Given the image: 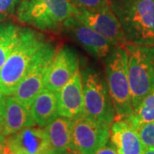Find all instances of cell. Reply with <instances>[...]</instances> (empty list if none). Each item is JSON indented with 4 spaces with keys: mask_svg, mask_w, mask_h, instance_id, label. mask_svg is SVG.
I'll return each mask as SVG.
<instances>
[{
    "mask_svg": "<svg viewBox=\"0 0 154 154\" xmlns=\"http://www.w3.org/2000/svg\"><path fill=\"white\" fill-rule=\"evenodd\" d=\"M63 154H76V153H74V152H66V153H63Z\"/></svg>",
    "mask_w": 154,
    "mask_h": 154,
    "instance_id": "obj_29",
    "label": "cell"
},
{
    "mask_svg": "<svg viewBox=\"0 0 154 154\" xmlns=\"http://www.w3.org/2000/svg\"><path fill=\"white\" fill-rule=\"evenodd\" d=\"M94 154H117V152H116V150L114 147V146L109 140L105 146H103L101 148H99Z\"/></svg>",
    "mask_w": 154,
    "mask_h": 154,
    "instance_id": "obj_23",
    "label": "cell"
},
{
    "mask_svg": "<svg viewBox=\"0 0 154 154\" xmlns=\"http://www.w3.org/2000/svg\"><path fill=\"white\" fill-rule=\"evenodd\" d=\"M75 6L69 0H21L17 19L41 31H57L74 16Z\"/></svg>",
    "mask_w": 154,
    "mask_h": 154,
    "instance_id": "obj_3",
    "label": "cell"
},
{
    "mask_svg": "<svg viewBox=\"0 0 154 154\" xmlns=\"http://www.w3.org/2000/svg\"><path fill=\"white\" fill-rule=\"evenodd\" d=\"M80 68L77 54L65 46L57 51L45 77L44 88L57 93L70 81Z\"/></svg>",
    "mask_w": 154,
    "mask_h": 154,
    "instance_id": "obj_10",
    "label": "cell"
},
{
    "mask_svg": "<svg viewBox=\"0 0 154 154\" xmlns=\"http://www.w3.org/2000/svg\"><path fill=\"white\" fill-rule=\"evenodd\" d=\"M110 127L82 116L73 120L70 152L94 154L110 140Z\"/></svg>",
    "mask_w": 154,
    "mask_h": 154,
    "instance_id": "obj_8",
    "label": "cell"
},
{
    "mask_svg": "<svg viewBox=\"0 0 154 154\" xmlns=\"http://www.w3.org/2000/svg\"><path fill=\"white\" fill-rule=\"evenodd\" d=\"M128 73L134 110L154 90V45L125 44Z\"/></svg>",
    "mask_w": 154,
    "mask_h": 154,
    "instance_id": "obj_5",
    "label": "cell"
},
{
    "mask_svg": "<svg viewBox=\"0 0 154 154\" xmlns=\"http://www.w3.org/2000/svg\"><path fill=\"white\" fill-rule=\"evenodd\" d=\"M73 120L62 116H57L44 127L49 137L54 154L70 152Z\"/></svg>",
    "mask_w": 154,
    "mask_h": 154,
    "instance_id": "obj_17",
    "label": "cell"
},
{
    "mask_svg": "<svg viewBox=\"0 0 154 154\" xmlns=\"http://www.w3.org/2000/svg\"><path fill=\"white\" fill-rule=\"evenodd\" d=\"M136 132L145 149H154V121L139 127Z\"/></svg>",
    "mask_w": 154,
    "mask_h": 154,
    "instance_id": "obj_20",
    "label": "cell"
},
{
    "mask_svg": "<svg viewBox=\"0 0 154 154\" xmlns=\"http://www.w3.org/2000/svg\"><path fill=\"white\" fill-rule=\"evenodd\" d=\"M47 41L44 34L30 28H22L17 44L0 68V91L5 96L13 94L35 55Z\"/></svg>",
    "mask_w": 154,
    "mask_h": 154,
    "instance_id": "obj_2",
    "label": "cell"
},
{
    "mask_svg": "<svg viewBox=\"0 0 154 154\" xmlns=\"http://www.w3.org/2000/svg\"><path fill=\"white\" fill-rule=\"evenodd\" d=\"M30 110L35 123L39 127H45L57 116V93L43 88L33 99Z\"/></svg>",
    "mask_w": 154,
    "mask_h": 154,
    "instance_id": "obj_16",
    "label": "cell"
},
{
    "mask_svg": "<svg viewBox=\"0 0 154 154\" xmlns=\"http://www.w3.org/2000/svg\"><path fill=\"white\" fill-rule=\"evenodd\" d=\"M74 5L91 11H104L110 9V0H69Z\"/></svg>",
    "mask_w": 154,
    "mask_h": 154,
    "instance_id": "obj_21",
    "label": "cell"
},
{
    "mask_svg": "<svg viewBox=\"0 0 154 154\" xmlns=\"http://www.w3.org/2000/svg\"><path fill=\"white\" fill-rule=\"evenodd\" d=\"M82 82L83 116L110 126L116 119V110L105 77L93 68L81 71Z\"/></svg>",
    "mask_w": 154,
    "mask_h": 154,
    "instance_id": "obj_6",
    "label": "cell"
},
{
    "mask_svg": "<svg viewBox=\"0 0 154 154\" xmlns=\"http://www.w3.org/2000/svg\"><path fill=\"white\" fill-rule=\"evenodd\" d=\"M6 104V96L0 91V116H3Z\"/></svg>",
    "mask_w": 154,
    "mask_h": 154,
    "instance_id": "obj_24",
    "label": "cell"
},
{
    "mask_svg": "<svg viewBox=\"0 0 154 154\" xmlns=\"http://www.w3.org/2000/svg\"><path fill=\"white\" fill-rule=\"evenodd\" d=\"M143 154H154V149H145Z\"/></svg>",
    "mask_w": 154,
    "mask_h": 154,
    "instance_id": "obj_27",
    "label": "cell"
},
{
    "mask_svg": "<svg viewBox=\"0 0 154 154\" xmlns=\"http://www.w3.org/2000/svg\"><path fill=\"white\" fill-rule=\"evenodd\" d=\"M105 80L116 110V119H126L133 113L128 73V56L123 45L114 46L105 60Z\"/></svg>",
    "mask_w": 154,
    "mask_h": 154,
    "instance_id": "obj_4",
    "label": "cell"
},
{
    "mask_svg": "<svg viewBox=\"0 0 154 154\" xmlns=\"http://www.w3.org/2000/svg\"><path fill=\"white\" fill-rule=\"evenodd\" d=\"M21 0H0V21L13 15L17 10Z\"/></svg>",
    "mask_w": 154,
    "mask_h": 154,
    "instance_id": "obj_22",
    "label": "cell"
},
{
    "mask_svg": "<svg viewBox=\"0 0 154 154\" xmlns=\"http://www.w3.org/2000/svg\"><path fill=\"white\" fill-rule=\"evenodd\" d=\"M2 154H13L12 152H11V151L9 150V148L6 146V145H5V150H4V152H3V153Z\"/></svg>",
    "mask_w": 154,
    "mask_h": 154,
    "instance_id": "obj_28",
    "label": "cell"
},
{
    "mask_svg": "<svg viewBox=\"0 0 154 154\" xmlns=\"http://www.w3.org/2000/svg\"><path fill=\"white\" fill-rule=\"evenodd\" d=\"M6 146L13 154H54L45 128L39 126L6 136Z\"/></svg>",
    "mask_w": 154,
    "mask_h": 154,
    "instance_id": "obj_11",
    "label": "cell"
},
{
    "mask_svg": "<svg viewBox=\"0 0 154 154\" xmlns=\"http://www.w3.org/2000/svg\"><path fill=\"white\" fill-rule=\"evenodd\" d=\"M57 50L53 43L47 41L37 52L25 76L17 85L12 96L30 108L38 94L44 88V81Z\"/></svg>",
    "mask_w": 154,
    "mask_h": 154,
    "instance_id": "obj_7",
    "label": "cell"
},
{
    "mask_svg": "<svg viewBox=\"0 0 154 154\" xmlns=\"http://www.w3.org/2000/svg\"><path fill=\"white\" fill-rule=\"evenodd\" d=\"M22 28L13 23L0 24V68L17 44Z\"/></svg>",
    "mask_w": 154,
    "mask_h": 154,
    "instance_id": "obj_18",
    "label": "cell"
},
{
    "mask_svg": "<svg viewBox=\"0 0 154 154\" xmlns=\"http://www.w3.org/2000/svg\"><path fill=\"white\" fill-rule=\"evenodd\" d=\"M4 133V120L3 117L0 116V134Z\"/></svg>",
    "mask_w": 154,
    "mask_h": 154,
    "instance_id": "obj_26",
    "label": "cell"
},
{
    "mask_svg": "<svg viewBox=\"0 0 154 154\" xmlns=\"http://www.w3.org/2000/svg\"><path fill=\"white\" fill-rule=\"evenodd\" d=\"M4 133L5 136L18 132L25 128L35 126L30 108L24 105L14 96H6V104L3 115Z\"/></svg>",
    "mask_w": 154,
    "mask_h": 154,
    "instance_id": "obj_15",
    "label": "cell"
},
{
    "mask_svg": "<svg viewBox=\"0 0 154 154\" xmlns=\"http://www.w3.org/2000/svg\"><path fill=\"white\" fill-rule=\"evenodd\" d=\"M110 141L117 154H143V144L136 130L125 119L115 120L110 127Z\"/></svg>",
    "mask_w": 154,
    "mask_h": 154,
    "instance_id": "obj_14",
    "label": "cell"
},
{
    "mask_svg": "<svg viewBox=\"0 0 154 154\" xmlns=\"http://www.w3.org/2000/svg\"><path fill=\"white\" fill-rule=\"evenodd\" d=\"M58 115L72 120L83 116L84 98L81 71H78L57 92Z\"/></svg>",
    "mask_w": 154,
    "mask_h": 154,
    "instance_id": "obj_13",
    "label": "cell"
},
{
    "mask_svg": "<svg viewBox=\"0 0 154 154\" xmlns=\"http://www.w3.org/2000/svg\"><path fill=\"white\" fill-rule=\"evenodd\" d=\"M73 17L105 37L113 46L127 44L120 22L110 9L91 11L76 7Z\"/></svg>",
    "mask_w": 154,
    "mask_h": 154,
    "instance_id": "obj_9",
    "label": "cell"
},
{
    "mask_svg": "<svg viewBox=\"0 0 154 154\" xmlns=\"http://www.w3.org/2000/svg\"><path fill=\"white\" fill-rule=\"evenodd\" d=\"M125 120L135 130L145 123L154 121V90L141 101Z\"/></svg>",
    "mask_w": 154,
    "mask_h": 154,
    "instance_id": "obj_19",
    "label": "cell"
},
{
    "mask_svg": "<svg viewBox=\"0 0 154 154\" xmlns=\"http://www.w3.org/2000/svg\"><path fill=\"white\" fill-rule=\"evenodd\" d=\"M127 44L154 45V0H110Z\"/></svg>",
    "mask_w": 154,
    "mask_h": 154,
    "instance_id": "obj_1",
    "label": "cell"
},
{
    "mask_svg": "<svg viewBox=\"0 0 154 154\" xmlns=\"http://www.w3.org/2000/svg\"><path fill=\"white\" fill-rule=\"evenodd\" d=\"M6 145V136L5 134H0V154L3 153Z\"/></svg>",
    "mask_w": 154,
    "mask_h": 154,
    "instance_id": "obj_25",
    "label": "cell"
},
{
    "mask_svg": "<svg viewBox=\"0 0 154 154\" xmlns=\"http://www.w3.org/2000/svg\"><path fill=\"white\" fill-rule=\"evenodd\" d=\"M63 28L94 57L105 58L114 47L109 40L75 17L66 20Z\"/></svg>",
    "mask_w": 154,
    "mask_h": 154,
    "instance_id": "obj_12",
    "label": "cell"
}]
</instances>
